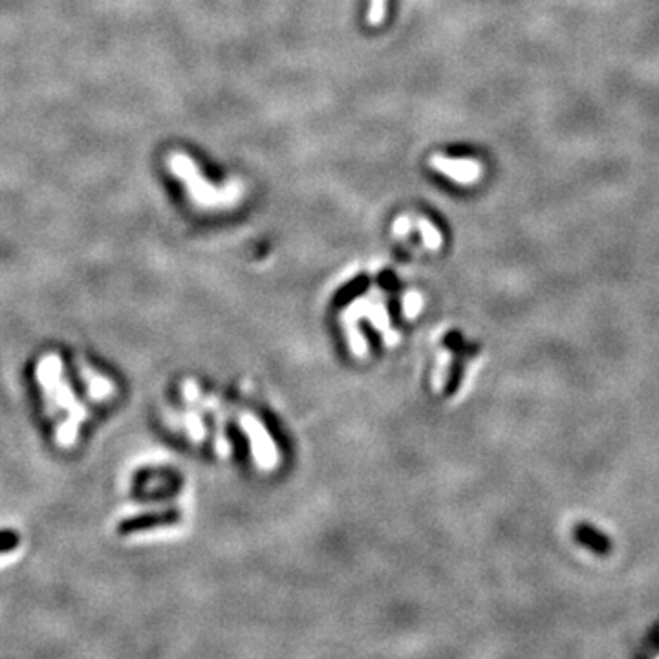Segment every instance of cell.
<instances>
[{"mask_svg": "<svg viewBox=\"0 0 659 659\" xmlns=\"http://www.w3.org/2000/svg\"><path fill=\"white\" fill-rule=\"evenodd\" d=\"M410 229H412V224H410V218H409V217H399V218L396 220V224H394V233H396L398 237L407 235Z\"/></svg>", "mask_w": 659, "mask_h": 659, "instance_id": "obj_6", "label": "cell"}, {"mask_svg": "<svg viewBox=\"0 0 659 659\" xmlns=\"http://www.w3.org/2000/svg\"><path fill=\"white\" fill-rule=\"evenodd\" d=\"M416 228L420 229V233H421V239H423V242H425V246L427 248H430V250H438L440 246H441V242H443V239H441V233L434 228V224L430 222V220H427V218H418L416 220Z\"/></svg>", "mask_w": 659, "mask_h": 659, "instance_id": "obj_3", "label": "cell"}, {"mask_svg": "<svg viewBox=\"0 0 659 659\" xmlns=\"http://www.w3.org/2000/svg\"><path fill=\"white\" fill-rule=\"evenodd\" d=\"M387 17V0H370L368 6V25L370 27H379L385 23Z\"/></svg>", "mask_w": 659, "mask_h": 659, "instance_id": "obj_4", "label": "cell"}, {"mask_svg": "<svg viewBox=\"0 0 659 659\" xmlns=\"http://www.w3.org/2000/svg\"><path fill=\"white\" fill-rule=\"evenodd\" d=\"M429 164L434 171L445 175L449 180L462 186L476 184L482 175V165L471 158H449L443 154H434L430 156Z\"/></svg>", "mask_w": 659, "mask_h": 659, "instance_id": "obj_2", "label": "cell"}, {"mask_svg": "<svg viewBox=\"0 0 659 659\" xmlns=\"http://www.w3.org/2000/svg\"><path fill=\"white\" fill-rule=\"evenodd\" d=\"M579 538L584 542V544H588V546H591V547H595V549H604V544L602 542H606L599 533H593L590 527H582L580 531H579Z\"/></svg>", "mask_w": 659, "mask_h": 659, "instance_id": "obj_5", "label": "cell"}, {"mask_svg": "<svg viewBox=\"0 0 659 659\" xmlns=\"http://www.w3.org/2000/svg\"><path fill=\"white\" fill-rule=\"evenodd\" d=\"M167 167L178 180L184 182L193 204L202 209L233 207L244 195L240 182H229L226 187L213 186L207 178H204L195 160L184 153H171L167 158Z\"/></svg>", "mask_w": 659, "mask_h": 659, "instance_id": "obj_1", "label": "cell"}]
</instances>
